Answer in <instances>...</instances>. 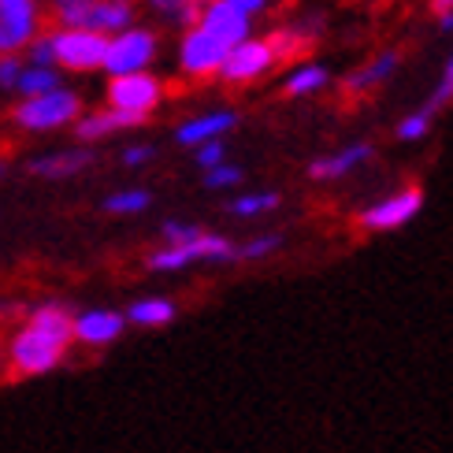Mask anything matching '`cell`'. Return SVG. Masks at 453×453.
<instances>
[{
	"label": "cell",
	"mask_w": 453,
	"mask_h": 453,
	"mask_svg": "<svg viewBox=\"0 0 453 453\" xmlns=\"http://www.w3.org/2000/svg\"><path fill=\"white\" fill-rule=\"evenodd\" d=\"M0 172H4V164H0Z\"/></svg>",
	"instance_id": "obj_37"
},
{
	"label": "cell",
	"mask_w": 453,
	"mask_h": 453,
	"mask_svg": "<svg viewBox=\"0 0 453 453\" xmlns=\"http://www.w3.org/2000/svg\"><path fill=\"white\" fill-rule=\"evenodd\" d=\"M104 52L108 42L104 34H93V30H64V34H52V56L71 71H89V67H101L104 64Z\"/></svg>",
	"instance_id": "obj_5"
},
{
	"label": "cell",
	"mask_w": 453,
	"mask_h": 453,
	"mask_svg": "<svg viewBox=\"0 0 453 453\" xmlns=\"http://www.w3.org/2000/svg\"><path fill=\"white\" fill-rule=\"evenodd\" d=\"M272 64H275V56H272L268 42H253V37H250V42H242V45H234L231 52H226L219 74L226 82H253Z\"/></svg>",
	"instance_id": "obj_9"
},
{
	"label": "cell",
	"mask_w": 453,
	"mask_h": 453,
	"mask_svg": "<svg viewBox=\"0 0 453 453\" xmlns=\"http://www.w3.org/2000/svg\"><path fill=\"white\" fill-rule=\"evenodd\" d=\"M238 179H242V167H234V164H219V167H212L204 182H209L212 190H219V186H234Z\"/></svg>",
	"instance_id": "obj_28"
},
{
	"label": "cell",
	"mask_w": 453,
	"mask_h": 453,
	"mask_svg": "<svg viewBox=\"0 0 453 453\" xmlns=\"http://www.w3.org/2000/svg\"><path fill=\"white\" fill-rule=\"evenodd\" d=\"M15 89H23L27 97H42V93H52V89H60V82H56V74L49 67H30L19 74V82Z\"/></svg>",
	"instance_id": "obj_21"
},
{
	"label": "cell",
	"mask_w": 453,
	"mask_h": 453,
	"mask_svg": "<svg viewBox=\"0 0 453 453\" xmlns=\"http://www.w3.org/2000/svg\"><path fill=\"white\" fill-rule=\"evenodd\" d=\"M431 4H435L439 15H449V12H453V0H431Z\"/></svg>",
	"instance_id": "obj_35"
},
{
	"label": "cell",
	"mask_w": 453,
	"mask_h": 453,
	"mask_svg": "<svg viewBox=\"0 0 453 453\" xmlns=\"http://www.w3.org/2000/svg\"><path fill=\"white\" fill-rule=\"evenodd\" d=\"M160 82L153 74H123V79H111L108 86V101L116 111H130V116H145L160 104Z\"/></svg>",
	"instance_id": "obj_6"
},
{
	"label": "cell",
	"mask_w": 453,
	"mask_h": 453,
	"mask_svg": "<svg viewBox=\"0 0 453 453\" xmlns=\"http://www.w3.org/2000/svg\"><path fill=\"white\" fill-rule=\"evenodd\" d=\"M282 245V238L279 234H260V238H253V242H245L242 250L234 253V257H245V260H260V257H268V253H275Z\"/></svg>",
	"instance_id": "obj_24"
},
{
	"label": "cell",
	"mask_w": 453,
	"mask_h": 453,
	"mask_svg": "<svg viewBox=\"0 0 453 453\" xmlns=\"http://www.w3.org/2000/svg\"><path fill=\"white\" fill-rule=\"evenodd\" d=\"M89 153H56V157H42V160H34L30 164V172L34 175H45V179H67L74 172H82V167H89Z\"/></svg>",
	"instance_id": "obj_18"
},
{
	"label": "cell",
	"mask_w": 453,
	"mask_h": 453,
	"mask_svg": "<svg viewBox=\"0 0 453 453\" xmlns=\"http://www.w3.org/2000/svg\"><path fill=\"white\" fill-rule=\"evenodd\" d=\"M226 52H231V49H223L216 37H209L201 27H194L190 34H186V42H182V67H186V74H197V79H204V74H216L223 67Z\"/></svg>",
	"instance_id": "obj_11"
},
{
	"label": "cell",
	"mask_w": 453,
	"mask_h": 453,
	"mask_svg": "<svg viewBox=\"0 0 453 453\" xmlns=\"http://www.w3.org/2000/svg\"><path fill=\"white\" fill-rule=\"evenodd\" d=\"M71 312L60 305H42L34 309L27 327L12 338V372L15 375H45L64 361V353L71 346Z\"/></svg>",
	"instance_id": "obj_1"
},
{
	"label": "cell",
	"mask_w": 453,
	"mask_h": 453,
	"mask_svg": "<svg viewBox=\"0 0 453 453\" xmlns=\"http://www.w3.org/2000/svg\"><path fill=\"white\" fill-rule=\"evenodd\" d=\"M394 67H398V52H383L375 64H368V67L357 71L353 79L346 82V89H349V93H365V89H372V86H380L383 79H390Z\"/></svg>",
	"instance_id": "obj_19"
},
{
	"label": "cell",
	"mask_w": 453,
	"mask_h": 453,
	"mask_svg": "<svg viewBox=\"0 0 453 453\" xmlns=\"http://www.w3.org/2000/svg\"><path fill=\"white\" fill-rule=\"evenodd\" d=\"M279 204V194H245L231 204V212L234 216H260V212H268Z\"/></svg>",
	"instance_id": "obj_22"
},
{
	"label": "cell",
	"mask_w": 453,
	"mask_h": 453,
	"mask_svg": "<svg viewBox=\"0 0 453 453\" xmlns=\"http://www.w3.org/2000/svg\"><path fill=\"white\" fill-rule=\"evenodd\" d=\"M123 324L127 319L119 312H111V309H93V312H82V316H74V338H79L82 346H108V342H116V338L123 334Z\"/></svg>",
	"instance_id": "obj_12"
},
{
	"label": "cell",
	"mask_w": 453,
	"mask_h": 453,
	"mask_svg": "<svg viewBox=\"0 0 453 453\" xmlns=\"http://www.w3.org/2000/svg\"><path fill=\"white\" fill-rule=\"evenodd\" d=\"M420 209H424V194L417 186H409V190H398V194L383 197L380 204H372V209H365L361 226H368V231H398V226H405Z\"/></svg>",
	"instance_id": "obj_7"
},
{
	"label": "cell",
	"mask_w": 453,
	"mask_h": 453,
	"mask_svg": "<svg viewBox=\"0 0 453 453\" xmlns=\"http://www.w3.org/2000/svg\"><path fill=\"white\" fill-rule=\"evenodd\" d=\"M153 8L164 15L182 19V23H194L197 19V0H153Z\"/></svg>",
	"instance_id": "obj_26"
},
{
	"label": "cell",
	"mask_w": 453,
	"mask_h": 453,
	"mask_svg": "<svg viewBox=\"0 0 453 453\" xmlns=\"http://www.w3.org/2000/svg\"><path fill=\"white\" fill-rule=\"evenodd\" d=\"M145 123V116H130V111H116V108H108V111H93V116H86L79 123V138L82 142H97L104 134H116V130H127V127H138Z\"/></svg>",
	"instance_id": "obj_15"
},
{
	"label": "cell",
	"mask_w": 453,
	"mask_h": 453,
	"mask_svg": "<svg viewBox=\"0 0 453 453\" xmlns=\"http://www.w3.org/2000/svg\"><path fill=\"white\" fill-rule=\"evenodd\" d=\"M209 37H216V42L223 49H234L242 42H250V15L223 4V0H212L209 8L201 12V23H197Z\"/></svg>",
	"instance_id": "obj_8"
},
{
	"label": "cell",
	"mask_w": 453,
	"mask_h": 453,
	"mask_svg": "<svg viewBox=\"0 0 453 453\" xmlns=\"http://www.w3.org/2000/svg\"><path fill=\"white\" fill-rule=\"evenodd\" d=\"M324 86H327V71L319 67V64L297 67L290 79H287V93H290V97H305V93H316V89H324Z\"/></svg>",
	"instance_id": "obj_20"
},
{
	"label": "cell",
	"mask_w": 453,
	"mask_h": 453,
	"mask_svg": "<svg viewBox=\"0 0 453 453\" xmlns=\"http://www.w3.org/2000/svg\"><path fill=\"white\" fill-rule=\"evenodd\" d=\"M223 153H226L223 142H204V145H197V164H201V167H209V172H212V167H219V164H223Z\"/></svg>",
	"instance_id": "obj_29"
},
{
	"label": "cell",
	"mask_w": 453,
	"mask_h": 453,
	"mask_svg": "<svg viewBox=\"0 0 453 453\" xmlns=\"http://www.w3.org/2000/svg\"><path fill=\"white\" fill-rule=\"evenodd\" d=\"M439 27H442V30H453V12H449V15H442V19H439Z\"/></svg>",
	"instance_id": "obj_36"
},
{
	"label": "cell",
	"mask_w": 453,
	"mask_h": 453,
	"mask_svg": "<svg viewBox=\"0 0 453 453\" xmlns=\"http://www.w3.org/2000/svg\"><path fill=\"white\" fill-rule=\"evenodd\" d=\"M104 209H108V212H142V209H149V194H145V190L111 194V197L104 201Z\"/></svg>",
	"instance_id": "obj_23"
},
{
	"label": "cell",
	"mask_w": 453,
	"mask_h": 453,
	"mask_svg": "<svg viewBox=\"0 0 453 453\" xmlns=\"http://www.w3.org/2000/svg\"><path fill=\"white\" fill-rule=\"evenodd\" d=\"M238 250L226 238L219 234H197L194 242H186V245H167V250L153 253L149 257V268H157V272H179L186 268L190 260H231Z\"/></svg>",
	"instance_id": "obj_2"
},
{
	"label": "cell",
	"mask_w": 453,
	"mask_h": 453,
	"mask_svg": "<svg viewBox=\"0 0 453 453\" xmlns=\"http://www.w3.org/2000/svg\"><path fill=\"white\" fill-rule=\"evenodd\" d=\"M223 4H231V8H238V12H245V15H253V12H260L268 0H223Z\"/></svg>",
	"instance_id": "obj_34"
},
{
	"label": "cell",
	"mask_w": 453,
	"mask_h": 453,
	"mask_svg": "<svg viewBox=\"0 0 453 453\" xmlns=\"http://www.w3.org/2000/svg\"><path fill=\"white\" fill-rule=\"evenodd\" d=\"M52 60H56V56H52V37H42V42L34 45V64L37 67H49Z\"/></svg>",
	"instance_id": "obj_32"
},
{
	"label": "cell",
	"mask_w": 453,
	"mask_h": 453,
	"mask_svg": "<svg viewBox=\"0 0 453 453\" xmlns=\"http://www.w3.org/2000/svg\"><path fill=\"white\" fill-rule=\"evenodd\" d=\"M427 127H431L427 111H412V116H405V119L398 123V138H402V142H417V138L427 134Z\"/></svg>",
	"instance_id": "obj_25"
},
{
	"label": "cell",
	"mask_w": 453,
	"mask_h": 453,
	"mask_svg": "<svg viewBox=\"0 0 453 453\" xmlns=\"http://www.w3.org/2000/svg\"><path fill=\"white\" fill-rule=\"evenodd\" d=\"M34 37V0H0V52L12 56Z\"/></svg>",
	"instance_id": "obj_10"
},
{
	"label": "cell",
	"mask_w": 453,
	"mask_h": 453,
	"mask_svg": "<svg viewBox=\"0 0 453 453\" xmlns=\"http://www.w3.org/2000/svg\"><path fill=\"white\" fill-rule=\"evenodd\" d=\"M164 234H167V242H172V245H186V242H194L201 231H197V226H190V223H164Z\"/></svg>",
	"instance_id": "obj_30"
},
{
	"label": "cell",
	"mask_w": 453,
	"mask_h": 453,
	"mask_svg": "<svg viewBox=\"0 0 453 453\" xmlns=\"http://www.w3.org/2000/svg\"><path fill=\"white\" fill-rule=\"evenodd\" d=\"M368 157H372V145L357 142V145L342 149V153H334V157L312 160V164H309V175H312V179H319V182H327V179H342V175H349V172H353L357 164H365Z\"/></svg>",
	"instance_id": "obj_14"
},
{
	"label": "cell",
	"mask_w": 453,
	"mask_h": 453,
	"mask_svg": "<svg viewBox=\"0 0 453 453\" xmlns=\"http://www.w3.org/2000/svg\"><path fill=\"white\" fill-rule=\"evenodd\" d=\"M123 319H130V324H138V327H164L175 319V305L167 297H142L130 305V312Z\"/></svg>",
	"instance_id": "obj_17"
},
{
	"label": "cell",
	"mask_w": 453,
	"mask_h": 453,
	"mask_svg": "<svg viewBox=\"0 0 453 453\" xmlns=\"http://www.w3.org/2000/svg\"><path fill=\"white\" fill-rule=\"evenodd\" d=\"M130 15H134V8H130V0H93L86 19H82V30H127L130 27Z\"/></svg>",
	"instance_id": "obj_13"
},
{
	"label": "cell",
	"mask_w": 453,
	"mask_h": 453,
	"mask_svg": "<svg viewBox=\"0 0 453 453\" xmlns=\"http://www.w3.org/2000/svg\"><path fill=\"white\" fill-rule=\"evenodd\" d=\"M153 56H157V37L153 34L149 30H123L116 42H108L104 67L111 71V79H123V74H142Z\"/></svg>",
	"instance_id": "obj_3"
},
{
	"label": "cell",
	"mask_w": 453,
	"mask_h": 453,
	"mask_svg": "<svg viewBox=\"0 0 453 453\" xmlns=\"http://www.w3.org/2000/svg\"><path fill=\"white\" fill-rule=\"evenodd\" d=\"M145 160H153V149H149V145H134V149H127V153H123V164H130V167H138Z\"/></svg>",
	"instance_id": "obj_33"
},
{
	"label": "cell",
	"mask_w": 453,
	"mask_h": 453,
	"mask_svg": "<svg viewBox=\"0 0 453 453\" xmlns=\"http://www.w3.org/2000/svg\"><path fill=\"white\" fill-rule=\"evenodd\" d=\"M79 116V97L67 89H52L42 93V97H30L27 104L15 108V119L30 127V130H52V127H64L67 119Z\"/></svg>",
	"instance_id": "obj_4"
},
{
	"label": "cell",
	"mask_w": 453,
	"mask_h": 453,
	"mask_svg": "<svg viewBox=\"0 0 453 453\" xmlns=\"http://www.w3.org/2000/svg\"><path fill=\"white\" fill-rule=\"evenodd\" d=\"M19 74H23L19 60H15V56H4V60H0V82H4V86H15V82H19Z\"/></svg>",
	"instance_id": "obj_31"
},
{
	"label": "cell",
	"mask_w": 453,
	"mask_h": 453,
	"mask_svg": "<svg viewBox=\"0 0 453 453\" xmlns=\"http://www.w3.org/2000/svg\"><path fill=\"white\" fill-rule=\"evenodd\" d=\"M453 97V56H449V64H446V74H442V82H439V89L431 93V101L420 108V111H427V116H435V108H442L446 101Z\"/></svg>",
	"instance_id": "obj_27"
},
{
	"label": "cell",
	"mask_w": 453,
	"mask_h": 453,
	"mask_svg": "<svg viewBox=\"0 0 453 453\" xmlns=\"http://www.w3.org/2000/svg\"><path fill=\"white\" fill-rule=\"evenodd\" d=\"M234 127V111H209L201 119H190L179 130V142L182 145H204V142H219V134Z\"/></svg>",
	"instance_id": "obj_16"
}]
</instances>
